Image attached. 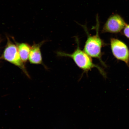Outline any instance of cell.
Listing matches in <instances>:
<instances>
[{"label":"cell","instance_id":"obj_1","mask_svg":"<svg viewBox=\"0 0 129 129\" xmlns=\"http://www.w3.org/2000/svg\"><path fill=\"white\" fill-rule=\"evenodd\" d=\"M75 41L77 44L76 48L71 54L57 51V55L60 57H69L72 58L79 68L83 71L84 73L88 74V72L93 68H96L105 79L107 78V75L103 69L99 66L93 63L91 57L83 50L81 49L79 40L76 37Z\"/></svg>","mask_w":129,"mask_h":129},{"label":"cell","instance_id":"obj_2","mask_svg":"<svg viewBox=\"0 0 129 129\" xmlns=\"http://www.w3.org/2000/svg\"><path fill=\"white\" fill-rule=\"evenodd\" d=\"M98 19V17H97L96 25L95 27L96 34L94 35H91L90 34L86 25H81L84 30L87 37L83 50L90 57L99 59L101 63L106 67V64L102 59L103 54L102 48L106 46V44L100 36V23Z\"/></svg>","mask_w":129,"mask_h":129},{"label":"cell","instance_id":"obj_3","mask_svg":"<svg viewBox=\"0 0 129 129\" xmlns=\"http://www.w3.org/2000/svg\"><path fill=\"white\" fill-rule=\"evenodd\" d=\"M7 39V44L0 59L7 61L19 67L26 76L30 79V77L25 64L21 58L16 45L12 43L8 37Z\"/></svg>","mask_w":129,"mask_h":129},{"label":"cell","instance_id":"obj_4","mask_svg":"<svg viewBox=\"0 0 129 129\" xmlns=\"http://www.w3.org/2000/svg\"><path fill=\"white\" fill-rule=\"evenodd\" d=\"M111 51L117 60L123 61L129 67V49L123 42L115 38L110 39Z\"/></svg>","mask_w":129,"mask_h":129},{"label":"cell","instance_id":"obj_5","mask_svg":"<svg viewBox=\"0 0 129 129\" xmlns=\"http://www.w3.org/2000/svg\"><path fill=\"white\" fill-rule=\"evenodd\" d=\"M127 24L124 19L117 14H113L108 19L102 33L117 34L121 31Z\"/></svg>","mask_w":129,"mask_h":129},{"label":"cell","instance_id":"obj_6","mask_svg":"<svg viewBox=\"0 0 129 129\" xmlns=\"http://www.w3.org/2000/svg\"><path fill=\"white\" fill-rule=\"evenodd\" d=\"M45 40L39 43H34L31 46L28 59L30 63L35 64H41L46 69L47 67L43 63L41 54V48L46 42Z\"/></svg>","mask_w":129,"mask_h":129},{"label":"cell","instance_id":"obj_7","mask_svg":"<svg viewBox=\"0 0 129 129\" xmlns=\"http://www.w3.org/2000/svg\"><path fill=\"white\" fill-rule=\"evenodd\" d=\"M14 41L17 46L21 59L24 63H25L28 60L31 46L28 43H18L14 40Z\"/></svg>","mask_w":129,"mask_h":129},{"label":"cell","instance_id":"obj_8","mask_svg":"<svg viewBox=\"0 0 129 129\" xmlns=\"http://www.w3.org/2000/svg\"><path fill=\"white\" fill-rule=\"evenodd\" d=\"M123 35L129 39V24H127L123 29Z\"/></svg>","mask_w":129,"mask_h":129},{"label":"cell","instance_id":"obj_9","mask_svg":"<svg viewBox=\"0 0 129 129\" xmlns=\"http://www.w3.org/2000/svg\"><path fill=\"white\" fill-rule=\"evenodd\" d=\"M1 38H0V44H1Z\"/></svg>","mask_w":129,"mask_h":129}]
</instances>
